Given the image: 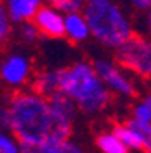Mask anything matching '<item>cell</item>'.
I'll list each match as a JSON object with an SVG mask.
<instances>
[{"label":"cell","mask_w":151,"mask_h":153,"mask_svg":"<svg viewBox=\"0 0 151 153\" xmlns=\"http://www.w3.org/2000/svg\"><path fill=\"white\" fill-rule=\"evenodd\" d=\"M13 23L32 20L37 10L43 5V0H2Z\"/></svg>","instance_id":"cell-9"},{"label":"cell","mask_w":151,"mask_h":153,"mask_svg":"<svg viewBox=\"0 0 151 153\" xmlns=\"http://www.w3.org/2000/svg\"><path fill=\"white\" fill-rule=\"evenodd\" d=\"M93 67L98 76L101 78V82L108 87L111 93L120 95L123 98L136 97V93H138L136 83L120 63H115V62L106 60V58H98L93 62Z\"/></svg>","instance_id":"cell-5"},{"label":"cell","mask_w":151,"mask_h":153,"mask_svg":"<svg viewBox=\"0 0 151 153\" xmlns=\"http://www.w3.org/2000/svg\"><path fill=\"white\" fill-rule=\"evenodd\" d=\"M48 5L58 8L61 13H70V12H80L85 8V0H47Z\"/></svg>","instance_id":"cell-17"},{"label":"cell","mask_w":151,"mask_h":153,"mask_svg":"<svg viewBox=\"0 0 151 153\" xmlns=\"http://www.w3.org/2000/svg\"><path fill=\"white\" fill-rule=\"evenodd\" d=\"M65 37L72 43H83L91 37L90 25L83 10L65 13Z\"/></svg>","instance_id":"cell-8"},{"label":"cell","mask_w":151,"mask_h":153,"mask_svg":"<svg viewBox=\"0 0 151 153\" xmlns=\"http://www.w3.org/2000/svg\"><path fill=\"white\" fill-rule=\"evenodd\" d=\"M20 37H22L23 42L28 43H33L40 38V30L37 28L33 20H27V22L20 23Z\"/></svg>","instance_id":"cell-18"},{"label":"cell","mask_w":151,"mask_h":153,"mask_svg":"<svg viewBox=\"0 0 151 153\" xmlns=\"http://www.w3.org/2000/svg\"><path fill=\"white\" fill-rule=\"evenodd\" d=\"M50 148H52L53 153H85L83 148L78 143H75L73 140H70V138L61 140V142L50 143Z\"/></svg>","instance_id":"cell-19"},{"label":"cell","mask_w":151,"mask_h":153,"mask_svg":"<svg viewBox=\"0 0 151 153\" xmlns=\"http://www.w3.org/2000/svg\"><path fill=\"white\" fill-rule=\"evenodd\" d=\"M96 146L101 153H130V148L113 131H101L96 137Z\"/></svg>","instance_id":"cell-13"},{"label":"cell","mask_w":151,"mask_h":153,"mask_svg":"<svg viewBox=\"0 0 151 153\" xmlns=\"http://www.w3.org/2000/svg\"><path fill=\"white\" fill-rule=\"evenodd\" d=\"M12 32H13V22H12L5 5L0 0V45L8 42V38L12 37Z\"/></svg>","instance_id":"cell-16"},{"label":"cell","mask_w":151,"mask_h":153,"mask_svg":"<svg viewBox=\"0 0 151 153\" xmlns=\"http://www.w3.org/2000/svg\"><path fill=\"white\" fill-rule=\"evenodd\" d=\"M83 13L90 25L91 37L106 48L116 50L125 40H128L135 33L131 20L123 12V8L113 2L100 5L87 4Z\"/></svg>","instance_id":"cell-3"},{"label":"cell","mask_w":151,"mask_h":153,"mask_svg":"<svg viewBox=\"0 0 151 153\" xmlns=\"http://www.w3.org/2000/svg\"><path fill=\"white\" fill-rule=\"evenodd\" d=\"M8 110L10 131L22 146L61 142L72 135V120L57 113L50 100L33 90L13 95Z\"/></svg>","instance_id":"cell-1"},{"label":"cell","mask_w":151,"mask_h":153,"mask_svg":"<svg viewBox=\"0 0 151 153\" xmlns=\"http://www.w3.org/2000/svg\"><path fill=\"white\" fill-rule=\"evenodd\" d=\"M144 27H146V33L151 38V8L146 10V15H144Z\"/></svg>","instance_id":"cell-23"},{"label":"cell","mask_w":151,"mask_h":153,"mask_svg":"<svg viewBox=\"0 0 151 153\" xmlns=\"http://www.w3.org/2000/svg\"><path fill=\"white\" fill-rule=\"evenodd\" d=\"M0 152L2 153H22V145L12 131L0 128Z\"/></svg>","instance_id":"cell-15"},{"label":"cell","mask_w":151,"mask_h":153,"mask_svg":"<svg viewBox=\"0 0 151 153\" xmlns=\"http://www.w3.org/2000/svg\"><path fill=\"white\" fill-rule=\"evenodd\" d=\"M48 100H50V103H52V107L55 108L57 113H60L61 117L75 122V117H76V113H78V107H76V103L68 95H65L63 92L58 90V92H55L53 95H50Z\"/></svg>","instance_id":"cell-12"},{"label":"cell","mask_w":151,"mask_h":153,"mask_svg":"<svg viewBox=\"0 0 151 153\" xmlns=\"http://www.w3.org/2000/svg\"><path fill=\"white\" fill-rule=\"evenodd\" d=\"M116 62L126 72L151 80V38L133 33L116 48Z\"/></svg>","instance_id":"cell-4"},{"label":"cell","mask_w":151,"mask_h":153,"mask_svg":"<svg viewBox=\"0 0 151 153\" xmlns=\"http://www.w3.org/2000/svg\"><path fill=\"white\" fill-rule=\"evenodd\" d=\"M0 153H2V152H0Z\"/></svg>","instance_id":"cell-26"},{"label":"cell","mask_w":151,"mask_h":153,"mask_svg":"<svg viewBox=\"0 0 151 153\" xmlns=\"http://www.w3.org/2000/svg\"><path fill=\"white\" fill-rule=\"evenodd\" d=\"M87 4L90 5H100V4H106V2H111V0H85Z\"/></svg>","instance_id":"cell-24"},{"label":"cell","mask_w":151,"mask_h":153,"mask_svg":"<svg viewBox=\"0 0 151 153\" xmlns=\"http://www.w3.org/2000/svg\"><path fill=\"white\" fill-rule=\"evenodd\" d=\"M128 2L133 8L140 12H146L148 8H151V0H128Z\"/></svg>","instance_id":"cell-22"},{"label":"cell","mask_w":151,"mask_h":153,"mask_svg":"<svg viewBox=\"0 0 151 153\" xmlns=\"http://www.w3.org/2000/svg\"><path fill=\"white\" fill-rule=\"evenodd\" d=\"M111 131L128 146L130 152L131 150L133 152H143V150H146V143H144L143 135L136 128H133L130 123H116Z\"/></svg>","instance_id":"cell-10"},{"label":"cell","mask_w":151,"mask_h":153,"mask_svg":"<svg viewBox=\"0 0 151 153\" xmlns=\"http://www.w3.org/2000/svg\"><path fill=\"white\" fill-rule=\"evenodd\" d=\"M0 128L10 131V110H8V105L0 107Z\"/></svg>","instance_id":"cell-20"},{"label":"cell","mask_w":151,"mask_h":153,"mask_svg":"<svg viewBox=\"0 0 151 153\" xmlns=\"http://www.w3.org/2000/svg\"><path fill=\"white\" fill-rule=\"evenodd\" d=\"M22 153H53V152L50 148V143H45V145L22 146Z\"/></svg>","instance_id":"cell-21"},{"label":"cell","mask_w":151,"mask_h":153,"mask_svg":"<svg viewBox=\"0 0 151 153\" xmlns=\"http://www.w3.org/2000/svg\"><path fill=\"white\" fill-rule=\"evenodd\" d=\"M146 152L151 153V135H150V140H148V146H146Z\"/></svg>","instance_id":"cell-25"},{"label":"cell","mask_w":151,"mask_h":153,"mask_svg":"<svg viewBox=\"0 0 151 153\" xmlns=\"http://www.w3.org/2000/svg\"><path fill=\"white\" fill-rule=\"evenodd\" d=\"M131 118L151 125V95H146L136 102L131 111Z\"/></svg>","instance_id":"cell-14"},{"label":"cell","mask_w":151,"mask_h":153,"mask_svg":"<svg viewBox=\"0 0 151 153\" xmlns=\"http://www.w3.org/2000/svg\"><path fill=\"white\" fill-rule=\"evenodd\" d=\"M58 90L76 103L80 111L96 115L105 111L111 103V92L98 76L93 63L75 62L73 65L57 68Z\"/></svg>","instance_id":"cell-2"},{"label":"cell","mask_w":151,"mask_h":153,"mask_svg":"<svg viewBox=\"0 0 151 153\" xmlns=\"http://www.w3.org/2000/svg\"><path fill=\"white\" fill-rule=\"evenodd\" d=\"M32 90L40 95L47 97L58 92V72L57 70H45L40 72L32 78Z\"/></svg>","instance_id":"cell-11"},{"label":"cell","mask_w":151,"mask_h":153,"mask_svg":"<svg viewBox=\"0 0 151 153\" xmlns=\"http://www.w3.org/2000/svg\"><path fill=\"white\" fill-rule=\"evenodd\" d=\"M0 78L8 87H23L32 80V62L23 53H10L0 63Z\"/></svg>","instance_id":"cell-6"},{"label":"cell","mask_w":151,"mask_h":153,"mask_svg":"<svg viewBox=\"0 0 151 153\" xmlns=\"http://www.w3.org/2000/svg\"><path fill=\"white\" fill-rule=\"evenodd\" d=\"M32 20L43 37L52 40L65 37V13H61L58 8L52 5H42Z\"/></svg>","instance_id":"cell-7"}]
</instances>
